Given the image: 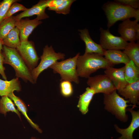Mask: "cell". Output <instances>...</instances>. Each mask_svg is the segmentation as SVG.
I'll return each instance as SVG.
<instances>
[{"label":"cell","mask_w":139,"mask_h":139,"mask_svg":"<svg viewBox=\"0 0 139 139\" xmlns=\"http://www.w3.org/2000/svg\"><path fill=\"white\" fill-rule=\"evenodd\" d=\"M101 55L95 53H87L79 56L77 60L76 71L79 76L88 78L90 75L101 68L113 67Z\"/></svg>","instance_id":"obj_1"},{"label":"cell","mask_w":139,"mask_h":139,"mask_svg":"<svg viewBox=\"0 0 139 139\" xmlns=\"http://www.w3.org/2000/svg\"><path fill=\"white\" fill-rule=\"evenodd\" d=\"M102 7L107 18L108 29L118 21H123L134 18L139 21V9H135L115 1L108 2Z\"/></svg>","instance_id":"obj_2"},{"label":"cell","mask_w":139,"mask_h":139,"mask_svg":"<svg viewBox=\"0 0 139 139\" xmlns=\"http://www.w3.org/2000/svg\"><path fill=\"white\" fill-rule=\"evenodd\" d=\"M4 57V64L9 65L14 69L15 76L20 78L25 82H28L34 84L29 69L16 48L3 45L2 50Z\"/></svg>","instance_id":"obj_3"},{"label":"cell","mask_w":139,"mask_h":139,"mask_svg":"<svg viewBox=\"0 0 139 139\" xmlns=\"http://www.w3.org/2000/svg\"><path fill=\"white\" fill-rule=\"evenodd\" d=\"M80 55V53H78L72 58L60 62L57 61L49 68L52 69L54 73L60 74V81L66 80L78 84L80 81L76 71V63Z\"/></svg>","instance_id":"obj_4"},{"label":"cell","mask_w":139,"mask_h":139,"mask_svg":"<svg viewBox=\"0 0 139 139\" xmlns=\"http://www.w3.org/2000/svg\"><path fill=\"white\" fill-rule=\"evenodd\" d=\"M115 90L111 93L104 94L103 103L105 109L115 116L121 121L125 122L128 119L126 113L127 104L129 101L118 94Z\"/></svg>","instance_id":"obj_5"},{"label":"cell","mask_w":139,"mask_h":139,"mask_svg":"<svg viewBox=\"0 0 139 139\" xmlns=\"http://www.w3.org/2000/svg\"><path fill=\"white\" fill-rule=\"evenodd\" d=\"M65 56L62 53L56 52L51 46L46 45L44 48L41 60L38 65L31 72L32 78L36 83L39 75L44 70L47 69L58 60H63Z\"/></svg>","instance_id":"obj_6"},{"label":"cell","mask_w":139,"mask_h":139,"mask_svg":"<svg viewBox=\"0 0 139 139\" xmlns=\"http://www.w3.org/2000/svg\"><path fill=\"white\" fill-rule=\"evenodd\" d=\"M16 49L31 72L37 67L40 58L32 41L21 42Z\"/></svg>","instance_id":"obj_7"},{"label":"cell","mask_w":139,"mask_h":139,"mask_svg":"<svg viewBox=\"0 0 139 139\" xmlns=\"http://www.w3.org/2000/svg\"><path fill=\"white\" fill-rule=\"evenodd\" d=\"M100 44L105 50H123L128 43L121 37L112 35L109 29L100 28Z\"/></svg>","instance_id":"obj_8"},{"label":"cell","mask_w":139,"mask_h":139,"mask_svg":"<svg viewBox=\"0 0 139 139\" xmlns=\"http://www.w3.org/2000/svg\"><path fill=\"white\" fill-rule=\"evenodd\" d=\"M87 84L95 94H109L116 89L112 82L105 74H100L88 78Z\"/></svg>","instance_id":"obj_9"},{"label":"cell","mask_w":139,"mask_h":139,"mask_svg":"<svg viewBox=\"0 0 139 139\" xmlns=\"http://www.w3.org/2000/svg\"><path fill=\"white\" fill-rule=\"evenodd\" d=\"M42 22L36 18L30 20L28 18L17 20L16 27L20 32L19 38L21 42L28 40V38L33 30Z\"/></svg>","instance_id":"obj_10"},{"label":"cell","mask_w":139,"mask_h":139,"mask_svg":"<svg viewBox=\"0 0 139 139\" xmlns=\"http://www.w3.org/2000/svg\"><path fill=\"white\" fill-rule=\"evenodd\" d=\"M138 22L130 19L123 21L118 25V31L121 37L125 41L130 42L136 41V27Z\"/></svg>","instance_id":"obj_11"},{"label":"cell","mask_w":139,"mask_h":139,"mask_svg":"<svg viewBox=\"0 0 139 139\" xmlns=\"http://www.w3.org/2000/svg\"><path fill=\"white\" fill-rule=\"evenodd\" d=\"M125 66L120 68L109 67L105 69L104 72L112 82L119 91L124 87L128 83L126 81L124 75Z\"/></svg>","instance_id":"obj_12"},{"label":"cell","mask_w":139,"mask_h":139,"mask_svg":"<svg viewBox=\"0 0 139 139\" xmlns=\"http://www.w3.org/2000/svg\"><path fill=\"white\" fill-rule=\"evenodd\" d=\"M46 7V0H40L31 8H28L26 10L15 16V17L17 20L22 19L23 18L36 15H37L36 18L39 20L41 21L49 18V16L45 12Z\"/></svg>","instance_id":"obj_13"},{"label":"cell","mask_w":139,"mask_h":139,"mask_svg":"<svg viewBox=\"0 0 139 139\" xmlns=\"http://www.w3.org/2000/svg\"><path fill=\"white\" fill-rule=\"evenodd\" d=\"M128 109L132 115V121L129 126L125 129L120 128L117 125H115L116 131L121 135L118 139H133V133L139 126V111L130 108Z\"/></svg>","instance_id":"obj_14"},{"label":"cell","mask_w":139,"mask_h":139,"mask_svg":"<svg viewBox=\"0 0 139 139\" xmlns=\"http://www.w3.org/2000/svg\"><path fill=\"white\" fill-rule=\"evenodd\" d=\"M118 92L133 105V108L136 107L137 104H138L139 80L133 83H128L124 87Z\"/></svg>","instance_id":"obj_15"},{"label":"cell","mask_w":139,"mask_h":139,"mask_svg":"<svg viewBox=\"0 0 139 139\" xmlns=\"http://www.w3.org/2000/svg\"><path fill=\"white\" fill-rule=\"evenodd\" d=\"M78 31L80 32L79 34L81 39L85 44V53H95L104 56L105 50L100 44L96 43L92 39L87 29H79Z\"/></svg>","instance_id":"obj_16"},{"label":"cell","mask_w":139,"mask_h":139,"mask_svg":"<svg viewBox=\"0 0 139 139\" xmlns=\"http://www.w3.org/2000/svg\"><path fill=\"white\" fill-rule=\"evenodd\" d=\"M21 86L19 78H14L11 80H3L0 79V96L7 95L14 91H21Z\"/></svg>","instance_id":"obj_17"},{"label":"cell","mask_w":139,"mask_h":139,"mask_svg":"<svg viewBox=\"0 0 139 139\" xmlns=\"http://www.w3.org/2000/svg\"><path fill=\"white\" fill-rule=\"evenodd\" d=\"M104 56L106 60L114 65L120 63L126 65L131 60L125 53L120 50H105Z\"/></svg>","instance_id":"obj_18"},{"label":"cell","mask_w":139,"mask_h":139,"mask_svg":"<svg viewBox=\"0 0 139 139\" xmlns=\"http://www.w3.org/2000/svg\"><path fill=\"white\" fill-rule=\"evenodd\" d=\"M95 94L92 89L88 87L85 92L80 95L77 107L82 114H85L88 111L89 106Z\"/></svg>","instance_id":"obj_19"},{"label":"cell","mask_w":139,"mask_h":139,"mask_svg":"<svg viewBox=\"0 0 139 139\" xmlns=\"http://www.w3.org/2000/svg\"><path fill=\"white\" fill-rule=\"evenodd\" d=\"M8 96L13 101L18 110L22 113L31 126L40 133H42V131L39 128V126L34 123L28 116L27 114L28 110L26 105L22 100L15 95L13 93L10 94Z\"/></svg>","instance_id":"obj_20"},{"label":"cell","mask_w":139,"mask_h":139,"mask_svg":"<svg viewBox=\"0 0 139 139\" xmlns=\"http://www.w3.org/2000/svg\"><path fill=\"white\" fill-rule=\"evenodd\" d=\"M124 66L125 78L128 83H133L139 80V68L133 61L130 60Z\"/></svg>","instance_id":"obj_21"},{"label":"cell","mask_w":139,"mask_h":139,"mask_svg":"<svg viewBox=\"0 0 139 139\" xmlns=\"http://www.w3.org/2000/svg\"><path fill=\"white\" fill-rule=\"evenodd\" d=\"M123 52L139 68V43L128 42Z\"/></svg>","instance_id":"obj_22"},{"label":"cell","mask_w":139,"mask_h":139,"mask_svg":"<svg viewBox=\"0 0 139 139\" xmlns=\"http://www.w3.org/2000/svg\"><path fill=\"white\" fill-rule=\"evenodd\" d=\"M20 32L16 27L11 30L3 40V45L8 47L16 48L21 44Z\"/></svg>","instance_id":"obj_23"},{"label":"cell","mask_w":139,"mask_h":139,"mask_svg":"<svg viewBox=\"0 0 139 139\" xmlns=\"http://www.w3.org/2000/svg\"><path fill=\"white\" fill-rule=\"evenodd\" d=\"M9 111L16 113L21 120L20 114L15 108L12 100L7 95L2 96L0 99V112L5 116Z\"/></svg>","instance_id":"obj_24"},{"label":"cell","mask_w":139,"mask_h":139,"mask_svg":"<svg viewBox=\"0 0 139 139\" xmlns=\"http://www.w3.org/2000/svg\"><path fill=\"white\" fill-rule=\"evenodd\" d=\"M15 16H12L4 19L0 24V38L3 39L9 32L16 27Z\"/></svg>","instance_id":"obj_25"},{"label":"cell","mask_w":139,"mask_h":139,"mask_svg":"<svg viewBox=\"0 0 139 139\" xmlns=\"http://www.w3.org/2000/svg\"><path fill=\"white\" fill-rule=\"evenodd\" d=\"M75 0H63L62 3L57 7L52 9L51 10L55 11L57 14L66 15L69 13L70 8Z\"/></svg>","instance_id":"obj_26"},{"label":"cell","mask_w":139,"mask_h":139,"mask_svg":"<svg viewBox=\"0 0 139 139\" xmlns=\"http://www.w3.org/2000/svg\"><path fill=\"white\" fill-rule=\"evenodd\" d=\"M61 94L66 97L71 96L73 93V86L71 82L66 80L61 81L60 84Z\"/></svg>","instance_id":"obj_27"},{"label":"cell","mask_w":139,"mask_h":139,"mask_svg":"<svg viewBox=\"0 0 139 139\" xmlns=\"http://www.w3.org/2000/svg\"><path fill=\"white\" fill-rule=\"evenodd\" d=\"M19 1L18 0H3L0 2V24L4 19L9 8L12 4Z\"/></svg>","instance_id":"obj_28"},{"label":"cell","mask_w":139,"mask_h":139,"mask_svg":"<svg viewBox=\"0 0 139 139\" xmlns=\"http://www.w3.org/2000/svg\"><path fill=\"white\" fill-rule=\"evenodd\" d=\"M28 8L23 5L18 3L17 2L13 3L9 8L4 18V19L13 16V15L20 11H23L26 10Z\"/></svg>","instance_id":"obj_29"},{"label":"cell","mask_w":139,"mask_h":139,"mask_svg":"<svg viewBox=\"0 0 139 139\" xmlns=\"http://www.w3.org/2000/svg\"><path fill=\"white\" fill-rule=\"evenodd\" d=\"M135 9H139V0H115L114 1Z\"/></svg>","instance_id":"obj_30"},{"label":"cell","mask_w":139,"mask_h":139,"mask_svg":"<svg viewBox=\"0 0 139 139\" xmlns=\"http://www.w3.org/2000/svg\"><path fill=\"white\" fill-rule=\"evenodd\" d=\"M63 0H47L46 5L49 10L58 6L63 2Z\"/></svg>","instance_id":"obj_31"},{"label":"cell","mask_w":139,"mask_h":139,"mask_svg":"<svg viewBox=\"0 0 139 139\" xmlns=\"http://www.w3.org/2000/svg\"><path fill=\"white\" fill-rule=\"evenodd\" d=\"M4 57L2 51H0V74L5 80L7 79V77L5 72V68L3 66Z\"/></svg>","instance_id":"obj_32"},{"label":"cell","mask_w":139,"mask_h":139,"mask_svg":"<svg viewBox=\"0 0 139 139\" xmlns=\"http://www.w3.org/2000/svg\"><path fill=\"white\" fill-rule=\"evenodd\" d=\"M136 41L137 42L139 43V24H137L136 27Z\"/></svg>","instance_id":"obj_33"},{"label":"cell","mask_w":139,"mask_h":139,"mask_svg":"<svg viewBox=\"0 0 139 139\" xmlns=\"http://www.w3.org/2000/svg\"><path fill=\"white\" fill-rule=\"evenodd\" d=\"M3 45V40L0 38V51H2Z\"/></svg>","instance_id":"obj_34"},{"label":"cell","mask_w":139,"mask_h":139,"mask_svg":"<svg viewBox=\"0 0 139 139\" xmlns=\"http://www.w3.org/2000/svg\"><path fill=\"white\" fill-rule=\"evenodd\" d=\"M31 139H39V138H35V137H32L31 138Z\"/></svg>","instance_id":"obj_35"},{"label":"cell","mask_w":139,"mask_h":139,"mask_svg":"<svg viewBox=\"0 0 139 139\" xmlns=\"http://www.w3.org/2000/svg\"></svg>","instance_id":"obj_36"}]
</instances>
